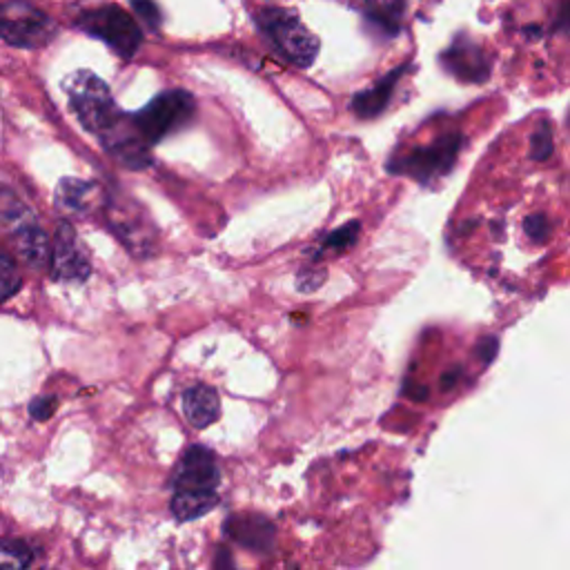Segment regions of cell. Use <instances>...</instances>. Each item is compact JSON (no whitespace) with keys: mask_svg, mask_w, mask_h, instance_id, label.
I'll return each mask as SVG.
<instances>
[{"mask_svg":"<svg viewBox=\"0 0 570 570\" xmlns=\"http://www.w3.org/2000/svg\"><path fill=\"white\" fill-rule=\"evenodd\" d=\"M65 91L69 96V107L80 125L96 136L107 131L122 114L107 82L89 69H78L67 76Z\"/></svg>","mask_w":570,"mask_h":570,"instance_id":"6da1fadb","label":"cell"},{"mask_svg":"<svg viewBox=\"0 0 570 570\" xmlns=\"http://www.w3.org/2000/svg\"><path fill=\"white\" fill-rule=\"evenodd\" d=\"M256 24L287 62L309 67L316 60L318 38L301 22L292 9L265 7L256 13Z\"/></svg>","mask_w":570,"mask_h":570,"instance_id":"7a4b0ae2","label":"cell"},{"mask_svg":"<svg viewBox=\"0 0 570 570\" xmlns=\"http://www.w3.org/2000/svg\"><path fill=\"white\" fill-rule=\"evenodd\" d=\"M73 22L80 31L109 45L120 58H131L142 42L140 24L116 2L82 9Z\"/></svg>","mask_w":570,"mask_h":570,"instance_id":"3957f363","label":"cell"},{"mask_svg":"<svg viewBox=\"0 0 570 570\" xmlns=\"http://www.w3.org/2000/svg\"><path fill=\"white\" fill-rule=\"evenodd\" d=\"M196 114V100L185 89H169L154 96L142 109L131 114L134 125L149 145L187 127Z\"/></svg>","mask_w":570,"mask_h":570,"instance_id":"277c9868","label":"cell"},{"mask_svg":"<svg viewBox=\"0 0 570 570\" xmlns=\"http://www.w3.org/2000/svg\"><path fill=\"white\" fill-rule=\"evenodd\" d=\"M58 33L56 22L27 0L0 2V40L11 47L36 49L51 42Z\"/></svg>","mask_w":570,"mask_h":570,"instance_id":"5b68a950","label":"cell"},{"mask_svg":"<svg viewBox=\"0 0 570 570\" xmlns=\"http://www.w3.org/2000/svg\"><path fill=\"white\" fill-rule=\"evenodd\" d=\"M107 223L118 240L136 256H147L154 247V234L147 216L134 203L120 196H105Z\"/></svg>","mask_w":570,"mask_h":570,"instance_id":"8992f818","label":"cell"},{"mask_svg":"<svg viewBox=\"0 0 570 570\" xmlns=\"http://www.w3.org/2000/svg\"><path fill=\"white\" fill-rule=\"evenodd\" d=\"M51 276L56 281H85L91 274V263L76 236V229L60 220L51 240V258H49Z\"/></svg>","mask_w":570,"mask_h":570,"instance_id":"52a82bcc","label":"cell"},{"mask_svg":"<svg viewBox=\"0 0 570 570\" xmlns=\"http://www.w3.org/2000/svg\"><path fill=\"white\" fill-rule=\"evenodd\" d=\"M98 138L102 140V147L129 169H142L151 163V154H149L151 145L142 138V134L134 125L131 114H120V118Z\"/></svg>","mask_w":570,"mask_h":570,"instance_id":"ba28073f","label":"cell"},{"mask_svg":"<svg viewBox=\"0 0 570 570\" xmlns=\"http://www.w3.org/2000/svg\"><path fill=\"white\" fill-rule=\"evenodd\" d=\"M459 147H461V136L452 131V134H445V136L436 138L428 147H416L412 154H407L399 163V167H392V169L410 174L416 180L441 176L454 165Z\"/></svg>","mask_w":570,"mask_h":570,"instance_id":"9c48e42d","label":"cell"},{"mask_svg":"<svg viewBox=\"0 0 570 570\" xmlns=\"http://www.w3.org/2000/svg\"><path fill=\"white\" fill-rule=\"evenodd\" d=\"M174 490H216L220 470L205 445H189L174 470Z\"/></svg>","mask_w":570,"mask_h":570,"instance_id":"30bf717a","label":"cell"},{"mask_svg":"<svg viewBox=\"0 0 570 570\" xmlns=\"http://www.w3.org/2000/svg\"><path fill=\"white\" fill-rule=\"evenodd\" d=\"M443 67L465 82H483L490 73V62L479 45L459 36L443 53Z\"/></svg>","mask_w":570,"mask_h":570,"instance_id":"8fae6325","label":"cell"},{"mask_svg":"<svg viewBox=\"0 0 570 570\" xmlns=\"http://www.w3.org/2000/svg\"><path fill=\"white\" fill-rule=\"evenodd\" d=\"M354 9L383 36H396L405 13V0H350Z\"/></svg>","mask_w":570,"mask_h":570,"instance_id":"7c38bea8","label":"cell"},{"mask_svg":"<svg viewBox=\"0 0 570 570\" xmlns=\"http://www.w3.org/2000/svg\"><path fill=\"white\" fill-rule=\"evenodd\" d=\"M225 532L240 546L252 550H269L274 543V528L261 517H229L225 521Z\"/></svg>","mask_w":570,"mask_h":570,"instance_id":"4fadbf2b","label":"cell"},{"mask_svg":"<svg viewBox=\"0 0 570 570\" xmlns=\"http://www.w3.org/2000/svg\"><path fill=\"white\" fill-rule=\"evenodd\" d=\"M183 410H185L187 421L194 428L203 430V428L212 425L220 414V401H218L216 390L209 385H194V387L185 390Z\"/></svg>","mask_w":570,"mask_h":570,"instance_id":"5bb4252c","label":"cell"},{"mask_svg":"<svg viewBox=\"0 0 570 570\" xmlns=\"http://www.w3.org/2000/svg\"><path fill=\"white\" fill-rule=\"evenodd\" d=\"M403 67H396L394 71H390L387 76H383L374 87L365 89V91H358L352 100V109L361 116V118H374L376 114H381L387 102H390V96L394 91V85L396 80L403 76Z\"/></svg>","mask_w":570,"mask_h":570,"instance_id":"9a60e30c","label":"cell"},{"mask_svg":"<svg viewBox=\"0 0 570 570\" xmlns=\"http://www.w3.org/2000/svg\"><path fill=\"white\" fill-rule=\"evenodd\" d=\"M216 503V490H174L169 508L178 521H191L214 510Z\"/></svg>","mask_w":570,"mask_h":570,"instance_id":"2e32d148","label":"cell"},{"mask_svg":"<svg viewBox=\"0 0 570 570\" xmlns=\"http://www.w3.org/2000/svg\"><path fill=\"white\" fill-rule=\"evenodd\" d=\"M98 198V185L80 178H62L56 187V203L67 212H87Z\"/></svg>","mask_w":570,"mask_h":570,"instance_id":"e0dca14e","label":"cell"},{"mask_svg":"<svg viewBox=\"0 0 570 570\" xmlns=\"http://www.w3.org/2000/svg\"><path fill=\"white\" fill-rule=\"evenodd\" d=\"M16 238V247L20 252V256L31 265V267H45L49 265L51 258V243L47 238V234L36 225H24L18 232H13Z\"/></svg>","mask_w":570,"mask_h":570,"instance_id":"ac0fdd59","label":"cell"},{"mask_svg":"<svg viewBox=\"0 0 570 570\" xmlns=\"http://www.w3.org/2000/svg\"><path fill=\"white\" fill-rule=\"evenodd\" d=\"M0 220L11 229V234L24 225L36 223L33 212L9 189H0Z\"/></svg>","mask_w":570,"mask_h":570,"instance_id":"d6986e66","label":"cell"},{"mask_svg":"<svg viewBox=\"0 0 570 570\" xmlns=\"http://www.w3.org/2000/svg\"><path fill=\"white\" fill-rule=\"evenodd\" d=\"M33 561V552L24 541L0 539V568H27Z\"/></svg>","mask_w":570,"mask_h":570,"instance_id":"ffe728a7","label":"cell"},{"mask_svg":"<svg viewBox=\"0 0 570 570\" xmlns=\"http://www.w3.org/2000/svg\"><path fill=\"white\" fill-rule=\"evenodd\" d=\"M20 283L22 278L16 261L7 254H0V303L11 298L20 289Z\"/></svg>","mask_w":570,"mask_h":570,"instance_id":"44dd1931","label":"cell"},{"mask_svg":"<svg viewBox=\"0 0 570 570\" xmlns=\"http://www.w3.org/2000/svg\"><path fill=\"white\" fill-rule=\"evenodd\" d=\"M131 7H134L136 16L142 20V24L147 29H151V31L158 29L163 16H160V9L156 7V2H151V0H131Z\"/></svg>","mask_w":570,"mask_h":570,"instance_id":"7402d4cb","label":"cell"},{"mask_svg":"<svg viewBox=\"0 0 570 570\" xmlns=\"http://www.w3.org/2000/svg\"><path fill=\"white\" fill-rule=\"evenodd\" d=\"M550 151H552L550 127L543 122V125L534 131V136H532V156L539 158V160H543V158L550 156Z\"/></svg>","mask_w":570,"mask_h":570,"instance_id":"603a6c76","label":"cell"},{"mask_svg":"<svg viewBox=\"0 0 570 570\" xmlns=\"http://www.w3.org/2000/svg\"><path fill=\"white\" fill-rule=\"evenodd\" d=\"M56 399L53 396H38L29 403V414L36 419V421H45L53 414V407H56Z\"/></svg>","mask_w":570,"mask_h":570,"instance_id":"cb8c5ba5","label":"cell"},{"mask_svg":"<svg viewBox=\"0 0 570 570\" xmlns=\"http://www.w3.org/2000/svg\"><path fill=\"white\" fill-rule=\"evenodd\" d=\"M525 234L532 240L543 243V238L550 234V225H548L546 216H530V218H525Z\"/></svg>","mask_w":570,"mask_h":570,"instance_id":"d4e9b609","label":"cell"},{"mask_svg":"<svg viewBox=\"0 0 570 570\" xmlns=\"http://www.w3.org/2000/svg\"><path fill=\"white\" fill-rule=\"evenodd\" d=\"M561 18L570 24V0H561Z\"/></svg>","mask_w":570,"mask_h":570,"instance_id":"484cf974","label":"cell"}]
</instances>
